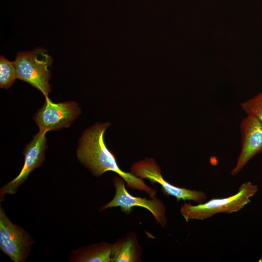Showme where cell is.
Wrapping results in <instances>:
<instances>
[{"label":"cell","mask_w":262,"mask_h":262,"mask_svg":"<svg viewBox=\"0 0 262 262\" xmlns=\"http://www.w3.org/2000/svg\"><path fill=\"white\" fill-rule=\"evenodd\" d=\"M110 125L109 123H96L83 132L77 151L78 160L93 175L98 177L107 171L114 172L125 180L127 187L144 191L152 198L156 190L131 172L121 170L114 154L105 145L104 133Z\"/></svg>","instance_id":"obj_1"},{"label":"cell","mask_w":262,"mask_h":262,"mask_svg":"<svg viewBox=\"0 0 262 262\" xmlns=\"http://www.w3.org/2000/svg\"><path fill=\"white\" fill-rule=\"evenodd\" d=\"M125 183L119 176L113 178L115 196L109 202L102 206L101 210L119 207L123 212L129 214L133 207L144 208L151 213L158 224L164 227L167 223V218L166 206L164 203L156 196L147 199L131 196L126 190Z\"/></svg>","instance_id":"obj_4"},{"label":"cell","mask_w":262,"mask_h":262,"mask_svg":"<svg viewBox=\"0 0 262 262\" xmlns=\"http://www.w3.org/2000/svg\"><path fill=\"white\" fill-rule=\"evenodd\" d=\"M17 78L14 62L9 61L2 55L0 57V87L8 89Z\"/></svg>","instance_id":"obj_12"},{"label":"cell","mask_w":262,"mask_h":262,"mask_svg":"<svg viewBox=\"0 0 262 262\" xmlns=\"http://www.w3.org/2000/svg\"><path fill=\"white\" fill-rule=\"evenodd\" d=\"M142 248L136 234L132 231L112 244V262H141Z\"/></svg>","instance_id":"obj_10"},{"label":"cell","mask_w":262,"mask_h":262,"mask_svg":"<svg viewBox=\"0 0 262 262\" xmlns=\"http://www.w3.org/2000/svg\"><path fill=\"white\" fill-rule=\"evenodd\" d=\"M33 241L29 234L12 223L0 208V249L14 262L26 260Z\"/></svg>","instance_id":"obj_6"},{"label":"cell","mask_w":262,"mask_h":262,"mask_svg":"<svg viewBox=\"0 0 262 262\" xmlns=\"http://www.w3.org/2000/svg\"><path fill=\"white\" fill-rule=\"evenodd\" d=\"M241 149L231 174L240 172L254 156L262 152V123L247 115L240 124Z\"/></svg>","instance_id":"obj_9"},{"label":"cell","mask_w":262,"mask_h":262,"mask_svg":"<svg viewBox=\"0 0 262 262\" xmlns=\"http://www.w3.org/2000/svg\"><path fill=\"white\" fill-rule=\"evenodd\" d=\"M247 115L252 116L262 123V91L253 98L240 104Z\"/></svg>","instance_id":"obj_13"},{"label":"cell","mask_w":262,"mask_h":262,"mask_svg":"<svg viewBox=\"0 0 262 262\" xmlns=\"http://www.w3.org/2000/svg\"><path fill=\"white\" fill-rule=\"evenodd\" d=\"M52 57L42 48L17 53L14 62L17 78L40 90L46 97L50 92L49 68Z\"/></svg>","instance_id":"obj_3"},{"label":"cell","mask_w":262,"mask_h":262,"mask_svg":"<svg viewBox=\"0 0 262 262\" xmlns=\"http://www.w3.org/2000/svg\"><path fill=\"white\" fill-rule=\"evenodd\" d=\"M258 191L256 185L247 181L239 187L236 194L230 196L212 198L196 205L184 202L180 207V213L186 222L193 219L203 220L219 213H235L250 202V198Z\"/></svg>","instance_id":"obj_2"},{"label":"cell","mask_w":262,"mask_h":262,"mask_svg":"<svg viewBox=\"0 0 262 262\" xmlns=\"http://www.w3.org/2000/svg\"><path fill=\"white\" fill-rule=\"evenodd\" d=\"M78 104L74 101L55 103L48 97L43 107L33 116L39 130L45 131L68 127L80 114Z\"/></svg>","instance_id":"obj_7"},{"label":"cell","mask_w":262,"mask_h":262,"mask_svg":"<svg viewBox=\"0 0 262 262\" xmlns=\"http://www.w3.org/2000/svg\"><path fill=\"white\" fill-rule=\"evenodd\" d=\"M112 244L106 242L84 246L73 251V261L79 262H112Z\"/></svg>","instance_id":"obj_11"},{"label":"cell","mask_w":262,"mask_h":262,"mask_svg":"<svg viewBox=\"0 0 262 262\" xmlns=\"http://www.w3.org/2000/svg\"><path fill=\"white\" fill-rule=\"evenodd\" d=\"M130 170L138 178L148 180L152 183H158L161 185L164 195L174 196L177 201L192 200L199 204L206 199V194L201 191L180 187L166 181L161 174L160 166L152 158H147L134 163Z\"/></svg>","instance_id":"obj_5"},{"label":"cell","mask_w":262,"mask_h":262,"mask_svg":"<svg viewBox=\"0 0 262 262\" xmlns=\"http://www.w3.org/2000/svg\"><path fill=\"white\" fill-rule=\"evenodd\" d=\"M39 130L33 139L25 147L23 166L19 174L0 189V199L4 195L15 194L18 187L27 179L31 172L39 167L45 160V152L47 147L46 133Z\"/></svg>","instance_id":"obj_8"}]
</instances>
